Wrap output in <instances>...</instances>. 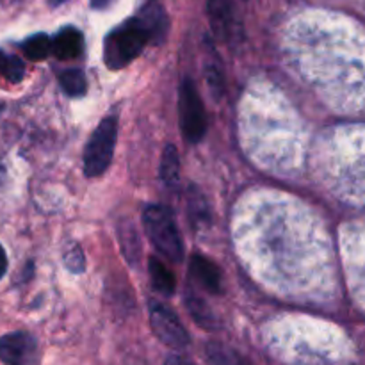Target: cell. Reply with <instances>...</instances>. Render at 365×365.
I'll use <instances>...</instances> for the list:
<instances>
[{"label":"cell","mask_w":365,"mask_h":365,"mask_svg":"<svg viewBox=\"0 0 365 365\" xmlns=\"http://www.w3.org/2000/svg\"><path fill=\"white\" fill-rule=\"evenodd\" d=\"M150 41L146 29L138 18L123 21L114 31H110L103 45V61L109 70H121L135 59Z\"/></svg>","instance_id":"1"},{"label":"cell","mask_w":365,"mask_h":365,"mask_svg":"<svg viewBox=\"0 0 365 365\" xmlns=\"http://www.w3.org/2000/svg\"><path fill=\"white\" fill-rule=\"evenodd\" d=\"M143 225L157 252L173 262H180L184 257V242L173 212L164 205H148L143 212Z\"/></svg>","instance_id":"2"},{"label":"cell","mask_w":365,"mask_h":365,"mask_svg":"<svg viewBox=\"0 0 365 365\" xmlns=\"http://www.w3.org/2000/svg\"><path fill=\"white\" fill-rule=\"evenodd\" d=\"M116 138V116L103 118L98 127L95 128L91 138H89L88 146L84 150V173L88 177H98V175L106 173V170L113 163Z\"/></svg>","instance_id":"3"},{"label":"cell","mask_w":365,"mask_h":365,"mask_svg":"<svg viewBox=\"0 0 365 365\" xmlns=\"http://www.w3.org/2000/svg\"><path fill=\"white\" fill-rule=\"evenodd\" d=\"M180 110V128L189 143H198L207 132V114L200 93L191 78H185L180 86L178 96Z\"/></svg>","instance_id":"4"},{"label":"cell","mask_w":365,"mask_h":365,"mask_svg":"<svg viewBox=\"0 0 365 365\" xmlns=\"http://www.w3.org/2000/svg\"><path fill=\"white\" fill-rule=\"evenodd\" d=\"M150 323H152L153 334L163 344L173 349H184L189 346L191 339H189L187 330L170 307L157 302L150 303Z\"/></svg>","instance_id":"5"},{"label":"cell","mask_w":365,"mask_h":365,"mask_svg":"<svg viewBox=\"0 0 365 365\" xmlns=\"http://www.w3.org/2000/svg\"><path fill=\"white\" fill-rule=\"evenodd\" d=\"M0 362L4 365H39V348L27 331H13L0 337Z\"/></svg>","instance_id":"6"},{"label":"cell","mask_w":365,"mask_h":365,"mask_svg":"<svg viewBox=\"0 0 365 365\" xmlns=\"http://www.w3.org/2000/svg\"><path fill=\"white\" fill-rule=\"evenodd\" d=\"M141 21L143 27L146 29L150 36V41L153 43H163L164 38L168 34V27H170V21H168V14L164 11V7L160 6L159 0H148L145 6L141 7L138 16Z\"/></svg>","instance_id":"7"},{"label":"cell","mask_w":365,"mask_h":365,"mask_svg":"<svg viewBox=\"0 0 365 365\" xmlns=\"http://www.w3.org/2000/svg\"><path fill=\"white\" fill-rule=\"evenodd\" d=\"M191 274L205 291L212 292V294H220L221 292V271L217 269L216 264L212 260L205 259L203 255H192L191 257Z\"/></svg>","instance_id":"8"},{"label":"cell","mask_w":365,"mask_h":365,"mask_svg":"<svg viewBox=\"0 0 365 365\" xmlns=\"http://www.w3.org/2000/svg\"><path fill=\"white\" fill-rule=\"evenodd\" d=\"M84 48V38L82 32L75 27L61 29L52 39V53L61 61L75 59L82 53Z\"/></svg>","instance_id":"9"},{"label":"cell","mask_w":365,"mask_h":365,"mask_svg":"<svg viewBox=\"0 0 365 365\" xmlns=\"http://www.w3.org/2000/svg\"><path fill=\"white\" fill-rule=\"evenodd\" d=\"M209 20L216 38L227 39L232 29V4L230 0H209Z\"/></svg>","instance_id":"10"},{"label":"cell","mask_w":365,"mask_h":365,"mask_svg":"<svg viewBox=\"0 0 365 365\" xmlns=\"http://www.w3.org/2000/svg\"><path fill=\"white\" fill-rule=\"evenodd\" d=\"M185 307H187L192 319L198 324H202L203 328H207V330H217L220 328V319L216 317V314L212 312V309L198 294L187 291V294H185Z\"/></svg>","instance_id":"11"},{"label":"cell","mask_w":365,"mask_h":365,"mask_svg":"<svg viewBox=\"0 0 365 365\" xmlns=\"http://www.w3.org/2000/svg\"><path fill=\"white\" fill-rule=\"evenodd\" d=\"M148 273L152 278L153 289L157 292H160L163 296H171L177 287V280H175V274L160 262L155 257H150L148 260Z\"/></svg>","instance_id":"12"},{"label":"cell","mask_w":365,"mask_h":365,"mask_svg":"<svg viewBox=\"0 0 365 365\" xmlns=\"http://www.w3.org/2000/svg\"><path fill=\"white\" fill-rule=\"evenodd\" d=\"M160 178L168 187H175L180 178V157L173 145H168L164 148L163 159H160Z\"/></svg>","instance_id":"13"},{"label":"cell","mask_w":365,"mask_h":365,"mask_svg":"<svg viewBox=\"0 0 365 365\" xmlns=\"http://www.w3.org/2000/svg\"><path fill=\"white\" fill-rule=\"evenodd\" d=\"M207 359L210 365H248L242 355H239L230 346L220 344V342L207 344Z\"/></svg>","instance_id":"14"},{"label":"cell","mask_w":365,"mask_h":365,"mask_svg":"<svg viewBox=\"0 0 365 365\" xmlns=\"http://www.w3.org/2000/svg\"><path fill=\"white\" fill-rule=\"evenodd\" d=\"M21 50L27 56V59L31 61H43L48 57V53L52 52V39L46 34L39 32V34L31 36V38L25 39L21 43Z\"/></svg>","instance_id":"15"},{"label":"cell","mask_w":365,"mask_h":365,"mask_svg":"<svg viewBox=\"0 0 365 365\" xmlns=\"http://www.w3.org/2000/svg\"><path fill=\"white\" fill-rule=\"evenodd\" d=\"M61 88L70 96H82L86 93V77L78 68H70L59 75Z\"/></svg>","instance_id":"16"},{"label":"cell","mask_w":365,"mask_h":365,"mask_svg":"<svg viewBox=\"0 0 365 365\" xmlns=\"http://www.w3.org/2000/svg\"><path fill=\"white\" fill-rule=\"evenodd\" d=\"M205 77H207V84H209L210 93L220 100L225 93V75L223 71H221L220 64L214 63V61L212 63H207Z\"/></svg>","instance_id":"17"},{"label":"cell","mask_w":365,"mask_h":365,"mask_svg":"<svg viewBox=\"0 0 365 365\" xmlns=\"http://www.w3.org/2000/svg\"><path fill=\"white\" fill-rule=\"evenodd\" d=\"M189 214H191V220L195 225H202L203 221H209L210 217L205 200L195 187L191 189V196H189Z\"/></svg>","instance_id":"18"},{"label":"cell","mask_w":365,"mask_h":365,"mask_svg":"<svg viewBox=\"0 0 365 365\" xmlns=\"http://www.w3.org/2000/svg\"><path fill=\"white\" fill-rule=\"evenodd\" d=\"M2 77L6 78V81L13 82V84H18V82L24 81V77H25V64H24V61H21L20 57L7 56V53H6Z\"/></svg>","instance_id":"19"},{"label":"cell","mask_w":365,"mask_h":365,"mask_svg":"<svg viewBox=\"0 0 365 365\" xmlns=\"http://www.w3.org/2000/svg\"><path fill=\"white\" fill-rule=\"evenodd\" d=\"M121 246H123L125 257H127L130 262H134V257L139 253V242H138V234L132 228V225L127 227H121Z\"/></svg>","instance_id":"20"},{"label":"cell","mask_w":365,"mask_h":365,"mask_svg":"<svg viewBox=\"0 0 365 365\" xmlns=\"http://www.w3.org/2000/svg\"><path fill=\"white\" fill-rule=\"evenodd\" d=\"M64 266L71 271V273H82L86 266L84 253H82L81 246L78 245H70L68 246L66 253H64Z\"/></svg>","instance_id":"21"},{"label":"cell","mask_w":365,"mask_h":365,"mask_svg":"<svg viewBox=\"0 0 365 365\" xmlns=\"http://www.w3.org/2000/svg\"><path fill=\"white\" fill-rule=\"evenodd\" d=\"M7 273V255H6V250L4 246L0 245V280L4 278V274Z\"/></svg>","instance_id":"22"},{"label":"cell","mask_w":365,"mask_h":365,"mask_svg":"<svg viewBox=\"0 0 365 365\" xmlns=\"http://www.w3.org/2000/svg\"><path fill=\"white\" fill-rule=\"evenodd\" d=\"M166 365H192V364H189L187 360L180 359V356H170V359L166 360Z\"/></svg>","instance_id":"23"},{"label":"cell","mask_w":365,"mask_h":365,"mask_svg":"<svg viewBox=\"0 0 365 365\" xmlns=\"http://www.w3.org/2000/svg\"><path fill=\"white\" fill-rule=\"evenodd\" d=\"M110 4V0H91V6L96 7V9H103Z\"/></svg>","instance_id":"24"},{"label":"cell","mask_w":365,"mask_h":365,"mask_svg":"<svg viewBox=\"0 0 365 365\" xmlns=\"http://www.w3.org/2000/svg\"><path fill=\"white\" fill-rule=\"evenodd\" d=\"M4 61H6V53L0 50V77H2V71H4Z\"/></svg>","instance_id":"25"},{"label":"cell","mask_w":365,"mask_h":365,"mask_svg":"<svg viewBox=\"0 0 365 365\" xmlns=\"http://www.w3.org/2000/svg\"><path fill=\"white\" fill-rule=\"evenodd\" d=\"M64 2H66V0H48V4H50V6H61V4H64Z\"/></svg>","instance_id":"26"}]
</instances>
